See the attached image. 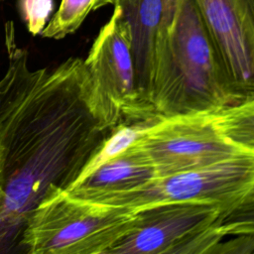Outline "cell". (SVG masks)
I'll use <instances>...</instances> for the list:
<instances>
[{"mask_svg": "<svg viewBox=\"0 0 254 254\" xmlns=\"http://www.w3.org/2000/svg\"><path fill=\"white\" fill-rule=\"evenodd\" d=\"M135 145L147 156L157 177L204 167L245 152L221 133L214 112L161 117L146 128Z\"/></svg>", "mask_w": 254, "mask_h": 254, "instance_id": "cell-6", "label": "cell"}, {"mask_svg": "<svg viewBox=\"0 0 254 254\" xmlns=\"http://www.w3.org/2000/svg\"><path fill=\"white\" fill-rule=\"evenodd\" d=\"M5 35L8 67L4 76L0 79V134L49 69L47 67L30 68L27 51L18 48L16 45L12 23H7Z\"/></svg>", "mask_w": 254, "mask_h": 254, "instance_id": "cell-11", "label": "cell"}, {"mask_svg": "<svg viewBox=\"0 0 254 254\" xmlns=\"http://www.w3.org/2000/svg\"><path fill=\"white\" fill-rule=\"evenodd\" d=\"M230 104L254 99V0H194Z\"/></svg>", "mask_w": 254, "mask_h": 254, "instance_id": "cell-7", "label": "cell"}, {"mask_svg": "<svg viewBox=\"0 0 254 254\" xmlns=\"http://www.w3.org/2000/svg\"><path fill=\"white\" fill-rule=\"evenodd\" d=\"M212 230L221 239L229 236L254 239V188L238 203L224 212Z\"/></svg>", "mask_w": 254, "mask_h": 254, "instance_id": "cell-14", "label": "cell"}, {"mask_svg": "<svg viewBox=\"0 0 254 254\" xmlns=\"http://www.w3.org/2000/svg\"><path fill=\"white\" fill-rule=\"evenodd\" d=\"M229 104L215 50L195 1L177 0L165 74L154 103L157 117L215 112Z\"/></svg>", "mask_w": 254, "mask_h": 254, "instance_id": "cell-2", "label": "cell"}, {"mask_svg": "<svg viewBox=\"0 0 254 254\" xmlns=\"http://www.w3.org/2000/svg\"><path fill=\"white\" fill-rule=\"evenodd\" d=\"M112 5V0H62L60 8L41 32L43 38L60 40L74 33L87 15L103 6Z\"/></svg>", "mask_w": 254, "mask_h": 254, "instance_id": "cell-13", "label": "cell"}, {"mask_svg": "<svg viewBox=\"0 0 254 254\" xmlns=\"http://www.w3.org/2000/svg\"><path fill=\"white\" fill-rule=\"evenodd\" d=\"M19 6L29 32L34 36L41 34L53 12V0H19Z\"/></svg>", "mask_w": 254, "mask_h": 254, "instance_id": "cell-15", "label": "cell"}, {"mask_svg": "<svg viewBox=\"0 0 254 254\" xmlns=\"http://www.w3.org/2000/svg\"><path fill=\"white\" fill-rule=\"evenodd\" d=\"M121 122L84 60L48 69L0 134V254L22 253L34 210L77 181Z\"/></svg>", "mask_w": 254, "mask_h": 254, "instance_id": "cell-1", "label": "cell"}, {"mask_svg": "<svg viewBox=\"0 0 254 254\" xmlns=\"http://www.w3.org/2000/svg\"><path fill=\"white\" fill-rule=\"evenodd\" d=\"M254 188V153L243 152L204 167L157 177L105 204L136 209L167 202L197 201L230 209Z\"/></svg>", "mask_w": 254, "mask_h": 254, "instance_id": "cell-5", "label": "cell"}, {"mask_svg": "<svg viewBox=\"0 0 254 254\" xmlns=\"http://www.w3.org/2000/svg\"><path fill=\"white\" fill-rule=\"evenodd\" d=\"M133 214L134 209L85 201L63 191L30 216L22 253L106 254L128 230Z\"/></svg>", "mask_w": 254, "mask_h": 254, "instance_id": "cell-3", "label": "cell"}, {"mask_svg": "<svg viewBox=\"0 0 254 254\" xmlns=\"http://www.w3.org/2000/svg\"><path fill=\"white\" fill-rule=\"evenodd\" d=\"M225 211L218 204L197 201L136 208L128 230L106 254L210 253L222 240L212 227Z\"/></svg>", "mask_w": 254, "mask_h": 254, "instance_id": "cell-4", "label": "cell"}, {"mask_svg": "<svg viewBox=\"0 0 254 254\" xmlns=\"http://www.w3.org/2000/svg\"><path fill=\"white\" fill-rule=\"evenodd\" d=\"M221 133L245 152L254 153V99L226 105L214 112Z\"/></svg>", "mask_w": 254, "mask_h": 254, "instance_id": "cell-12", "label": "cell"}, {"mask_svg": "<svg viewBox=\"0 0 254 254\" xmlns=\"http://www.w3.org/2000/svg\"><path fill=\"white\" fill-rule=\"evenodd\" d=\"M126 22L140 99L158 119L154 103L162 83L168 56L170 19L167 0H112Z\"/></svg>", "mask_w": 254, "mask_h": 254, "instance_id": "cell-9", "label": "cell"}, {"mask_svg": "<svg viewBox=\"0 0 254 254\" xmlns=\"http://www.w3.org/2000/svg\"><path fill=\"white\" fill-rule=\"evenodd\" d=\"M157 178V173L135 143L76 181L65 192L85 201L105 204L119 194L139 189Z\"/></svg>", "mask_w": 254, "mask_h": 254, "instance_id": "cell-10", "label": "cell"}, {"mask_svg": "<svg viewBox=\"0 0 254 254\" xmlns=\"http://www.w3.org/2000/svg\"><path fill=\"white\" fill-rule=\"evenodd\" d=\"M84 64L96 91L122 122L157 120L140 99L129 30L118 7L101 27Z\"/></svg>", "mask_w": 254, "mask_h": 254, "instance_id": "cell-8", "label": "cell"}]
</instances>
